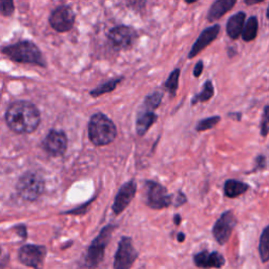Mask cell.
Returning <instances> with one entry per match:
<instances>
[{"mask_svg": "<svg viewBox=\"0 0 269 269\" xmlns=\"http://www.w3.org/2000/svg\"><path fill=\"white\" fill-rule=\"evenodd\" d=\"M269 134V106L264 108L262 121H261V135L266 137Z\"/></svg>", "mask_w": 269, "mask_h": 269, "instance_id": "cell-28", "label": "cell"}, {"mask_svg": "<svg viewBox=\"0 0 269 269\" xmlns=\"http://www.w3.org/2000/svg\"><path fill=\"white\" fill-rule=\"evenodd\" d=\"M180 74L181 70L180 69H175L171 75L169 76L168 80L164 82V88L169 91L172 97H175L179 88V79H180Z\"/></svg>", "mask_w": 269, "mask_h": 269, "instance_id": "cell-23", "label": "cell"}, {"mask_svg": "<svg viewBox=\"0 0 269 269\" xmlns=\"http://www.w3.org/2000/svg\"><path fill=\"white\" fill-rule=\"evenodd\" d=\"M3 53L11 60L19 64L34 65L41 68L47 67V62L44 59L39 48L32 41H19L15 45H11L3 49Z\"/></svg>", "mask_w": 269, "mask_h": 269, "instance_id": "cell-2", "label": "cell"}, {"mask_svg": "<svg viewBox=\"0 0 269 269\" xmlns=\"http://www.w3.org/2000/svg\"><path fill=\"white\" fill-rule=\"evenodd\" d=\"M227 54H229V56L232 58L237 54V50L235 48H229L227 49Z\"/></svg>", "mask_w": 269, "mask_h": 269, "instance_id": "cell-35", "label": "cell"}, {"mask_svg": "<svg viewBox=\"0 0 269 269\" xmlns=\"http://www.w3.org/2000/svg\"><path fill=\"white\" fill-rule=\"evenodd\" d=\"M89 136L95 146H108L117 137V129L108 116L97 113L89 122Z\"/></svg>", "mask_w": 269, "mask_h": 269, "instance_id": "cell-3", "label": "cell"}, {"mask_svg": "<svg viewBox=\"0 0 269 269\" xmlns=\"http://www.w3.org/2000/svg\"><path fill=\"white\" fill-rule=\"evenodd\" d=\"M44 149L54 157L62 156L68 148V137L64 132L52 130L44 140Z\"/></svg>", "mask_w": 269, "mask_h": 269, "instance_id": "cell-12", "label": "cell"}, {"mask_svg": "<svg viewBox=\"0 0 269 269\" xmlns=\"http://www.w3.org/2000/svg\"><path fill=\"white\" fill-rule=\"evenodd\" d=\"M263 2H265V0H244V3L246 6H255V5L261 4Z\"/></svg>", "mask_w": 269, "mask_h": 269, "instance_id": "cell-33", "label": "cell"}, {"mask_svg": "<svg viewBox=\"0 0 269 269\" xmlns=\"http://www.w3.org/2000/svg\"><path fill=\"white\" fill-rule=\"evenodd\" d=\"M221 31V27L219 25H214L210 28H206L198 39L196 40V43L193 45L190 53H189V59H194L196 56H198L204 49L208 48L213 41H215Z\"/></svg>", "mask_w": 269, "mask_h": 269, "instance_id": "cell-13", "label": "cell"}, {"mask_svg": "<svg viewBox=\"0 0 269 269\" xmlns=\"http://www.w3.org/2000/svg\"><path fill=\"white\" fill-rule=\"evenodd\" d=\"M259 255L263 263L269 261V225L266 226L260 236Z\"/></svg>", "mask_w": 269, "mask_h": 269, "instance_id": "cell-22", "label": "cell"}, {"mask_svg": "<svg viewBox=\"0 0 269 269\" xmlns=\"http://www.w3.org/2000/svg\"><path fill=\"white\" fill-rule=\"evenodd\" d=\"M194 262L200 268H221L225 264V259L217 252L211 254L201 252L194 257Z\"/></svg>", "mask_w": 269, "mask_h": 269, "instance_id": "cell-15", "label": "cell"}, {"mask_svg": "<svg viewBox=\"0 0 269 269\" xmlns=\"http://www.w3.org/2000/svg\"><path fill=\"white\" fill-rule=\"evenodd\" d=\"M137 37V32L129 26H118L116 28H113L108 36L110 43L118 49L131 48L134 45Z\"/></svg>", "mask_w": 269, "mask_h": 269, "instance_id": "cell-11", "label": "cell"}, {"mask_svg": "<svg viewBox=\"0 0 269 269\" xmlns=\"http://www.w3.org/2000/svg\"><path fill=\"white\" fill-rule=\"evenodd\" d=\"M256 163H257V167L254 169V172L258 170H263L266 167V158L264 157V155H259L256 160Z\"/></svg>", "mask_w": 269, "mask_h": 269, "instance_id": "cell-30", "label": "cell"}, {"mask_svg": "<svg viewBox=\"0 0 269 269\" xmlns=\"http://www.w3.org/2000/svg\"><path fill=\"white\" fill-rule=\"evenodd\" d=\"M114 229L115 227L113 225L106 226L91 244L86 257V263L88 266L96 267L102 261L103 257H105V250L110 242Z\"/></svg>", "mask_w": 269, "mask_h": 269, "instance_id": "cell-5", "label": "cell"}, {"mask_svg": "<svg viewBox=\"0 0 269 269\" xmlns=\"http://www.w3.org/2000/svg\"><path fill=\"white\" fill-rule=\"evenodd\" d=\"M220 121H221L220 116H213V117L205 118V119L200 120L198 122L196 130H197V132H205V131L215 128Z\"/></svg>", "mask_w": 269, "mask_h": 269, "instance_id": "cell-26", "label": "cell"}, {"mask_svg": "<svg viewBox=\"0 0 269 269\" xmlns=\"http://www.w3.org/2000/svg\"><path fill=\"white\" fill-rule=\"evenodd\" d=\"M246 20V14L244 12H238L233 15L226 24V33L233 40H237L243 32Z\"/></svg>", "mask_w": 269, "mask_h": 269, "instance_id": "cell-17", "label": "cell"}, {"mask_svg": "<svg viewBox=\"0 0 269 269\" xmlns=\"http://www.w3.org/2000/svg\"><path fill=\"white\" fill-rule=\"evenodd\" d=\"M148 205L153 210L167 209L172 204L173 198L165 188L155 181H148L147 184Z\"/></svg>", "mask_w": 269, "mask_h": 269, "instance_id": "cell-6", "label": "cell"}, {"mask_svg": "<svg viewBox=\"0 0 269 269\" xmlns=\"http://www.w3.org/2000/svg\"><path fill=\"white\" fill-rule=\"evenodd\" d=\"M75 13L69 6H59L51 14L49 23L58 33H66L73 29Z\"/></svg>", "mask_w": 269, "mask_h": 269, "instance_id": "cell-8", "label": "cell"}, {"mask_svg": "<svg viewBox=\"0 0 269 269\" xmlns=\"http://www.w3.org/2000/svg\"><path fill=\"white\" fill-rule=\"evenodd\" d=\"M0 254H2V250H0Z\"/></svg>", "mask_w": 269, "mask_h": 269, "instance_id": "cell-40", "label": "cell"}, {"mask_svg": "<svg viewBox=\"0 0 269 269\" xmlns=\"http://www.w3.org/2000/svg\"><path fill=\"white\" fill-rule=\"evenodd\" d=\"M237 225V219L232 211H227L217 220L213 227V235L220 245L229 242L234 229Z\"/></svg>", "mask_w": 269, "mask_h": 269, "instance_id": "cell-9", "label": "cell"}, {"mask_svg": "<svg viewBox=\"0 0 269 269\" xmlns=\"http://www.w3.org/2000/svg\"><path fill=\"white\" fill-rule=\"evenodd\" d=\"M186 202V197L184 194H182L181 192L178 193V197H177V201L175 203V205L177 206V208H179V206H181L182 204H184Z\"/></svg>", "mask_w": 269, "mask_h": 269, "instance_id": "cell-32", "label": "cell"}, {"mask_svg": "<svg viewBox=\"0 0 269 269\" xmlns=\"http://www.w3.org/2000/svg\"><path fill=\"white\" fill-rule=\"evenodd\" d=\"M14 0H0V15L12 16L14 13Z\"/></svg>", "mask_w": 269, "mask_h": 269, "instance_id": "cell-27", "label": "cell"}, {"mask_svg": "<svg viewBox=\"0 0 269 269\" xmlns=\"http://www.w3.org/2000/svg\"><path fill=\"white\" fill-rule=\"evenodd\" d=\"M9 128L17 134L33 133L40 123L38 109L29 101H16L10 106L6 114Z\"/></svg>", "mask_w": 269, "mask_h": 269, "instance_id": "cell-1", "label": "cell"}, {"mask_svg": "<svg viewBox=\"0 0 269 269\" xmlns=\"http://www.w3.org/2000/svg\"><path fill=\"white\" fill-rule=\"evenodd\" d=\"M148 0H127V5L129 8L135 11H142L146 9Z\"/></svg>", "mask_w": 269, "mask_h": 269, "instance_id": "cell-29", "label": "cell"}, {"mask_svg": "<svg viewBox=\"0 0 269 269\" xmlns=\"http://www.w3.org/2000/svg\"><path fill=\"white\" fill-rule=\"evenodd\" d=\"M266 17L269 20V6H268V9H267V12H266Z\"/></svg>", "mask_w": 269, "mask_h": 269, "instance_id": "cell-39", "label": "cell"}, {"mask_svg": "<svg viewBox=\"0 0 269 269\" xmlns=\"http://www.w3.org/2000/svg\"><path fill=\"white\" fill-rule=\"evenodd\" d=\"M248 189H250V186L246 183L230 179L224 184V194L229 198H237L246 193Z\"/></svg>", "mask_w": 269, "mask_h": 269, "instance_id": "cell-19", "label": "cell"}, {"mask_svg": "<svg viewBox=\"0 0 269 269\" xmlns=\"http://www.w3.org/2000/svg\"><path fill=\"white\" fill-rule=\"evenodd\" d=\"M229 117L232 118V119H235L237 121H240L241 118H242V114L241 113H230Z\"/></svg>", "mask_w": 269, "mask_h": 269, "instance_id": "cell-34", "label": "cell"}, {"mask_svg": "<svg viewBox=\"0 0 269 269\" xmlns=\"http://www.w3.org/2000/svg\"><path fill=\"white\" fill-rule=\"evenodd\" d=\"M136 191L137 185L134 181H129L124 185H122V188L117 194L113 205V211L116 215H119L128 208L136 194Z\"/></svg>", "mask_w": 269, "mask_h": 269, "instance_id": "cell-14", "label": "cell"}, {"mask_svg": "<svg viewBox=\"0 0 269 269\" xmlns=\"http://www.w3.org/2000/svg\"><path fill=\"white\" fill-rule=\"evenodd\" d=\"M174 223L176 224V225H180V223H181V216L180 215H175V217H174Z\"/></svg>", "mask_w": 269, "mask_h": 269, "instance_id": "cell-36", "label": "cell"}, {"mask_svg": "<svg viewBox=\"0 0 269 269\" xmlns=\"http://www.w3.org/2000/svg\"><path fill=\"white\" fill-rule=\"evenodd\" d=\"M138 257V253L133 245L130 237H123L118 246V251L115 256V269H130Z\"/></svg>", "mask_w": 269, "mask_h": 269, "instance_id": "cell-7", "label": "cell"}, {"mask_svg": "<svg viewBox=\"0 0 269 269\" xmlns=\"http://www.w3.org/2000/svg\"><path fill=\"white\" fill-rule=\"evenodd\" d=\"M47 256V248L37 245H25L19 251V260L26 266L43 269Z\"/></svg>", "mask_w": 269, "mask_h": 269, "instance_id": "cell-10", "label": "cell"}, {"mask_svg": "<svg viewBox=\"0 0 269 269\" xmlns=\"http://www.w3.org/2000/svg\"><path fill=\"white\" fill-rule=\"evenodd\" d=\"M214 95H215V88L213 85V81L212 80L205 81L202 91L193 98L192 105L196 106L197 103H203V102L209 101L214 97Z\"/></svg>", "mask_w": 269, "mask_h": 269, "instance_id": "cell-21", "label": "cell"}, {"mask_svg": "<svg viewBox=\"0 0 269 269\" xmlns=\"http://www.w3.org/2000/svg\"><path fill=\"white\" fill-rule=\"evenodd\" d=\"M162 99H163V93L161 92H155L152 95H149L146 98V101H144L143 109L154 112L161 105Z\"/></svg>", "mask_w": 269, "mask_h": 269, "instance_id": "cell-25", "label": "cell"}, {"mask_svg": "<svg viewBox=\"0 0 269 269\" xmlns=\"http://www.w3.org/2000/svg\"><path fill=\"white\" fill-rule=\"evenodd\" d=\"M238 0H216L208 12V20L210 23L217 22L226 13H229L237 4Z\"/></svg>", "mask_w": 269, "mask_h": 269, "instance_id": "cell-16", "label": "cell"}, {"mask_svg": "<svg viewBox=\"0 0 269 269\" xmlns=\"http://www.w3.org/2000/svg\"><path fill=\"white\" fill-rule=\"evenodd\" d=\"M158 116L153 111L142 109L137 119V133L140 136L146 135L153 124L157 121Z\"/></svg>", "mask_w": 269, "mask_h": 269, "instance_id": "cell-18", "label": "cell"}, {"mask_svg": "<svg viewBox=\"0 0 269 269\" xmlns=\"http://www.w3.org/2000/svg\"><path fill=\"white\" fill-rule=\"evenodd\" d=\"M17 192L23 199L35 201L45 192V181L36 173H26L18 181Z\"/></svg>", "mask_w": 269, "mask_h": 269, "instance_id": "cell-4", "label": "cell"}, {"mask_svg": "<svg viewBox=\"0 0 269 269\" xmlns=\"http://www.w3.org/2000/svg\"><path fill=\"white\" fill-rule=\"evenodd\" d=\"M184 2H185L186 4H188V5H192V4H195V3H197L198 0H184Z\"/></svg>", "mask_w": 269, "mask_h": 269, "instance_id": "cell-38", "label": "cell"}, {"mask_svg": "<svg viewBox=\"0 0 269 269\" xmlns=\"http://www.w3.org/2000/svg\"><path fill=\"white\" fill-rule=\"evenodd\" d=\"M203 70H204V64H203L202 60H200V61L197 62L195 68H194V72H193L194 76H195L196 78H199V77L202 75Z\"/></svg>", "mask_w": 269, "mask_h": 269, "instance_id": "cell-31", "label": "cell"}, {"mask_svg": "<svg viewBox=\"0 0 269 269\" xmlns=\"http://www.w3.org/2000/svg\"><path fill=\"white\" fill-rule=\"evenodd\" d=\"M122 79L123 78H117V79H112V80L106 82V84H103L100 87H98L95 90H93L91 92V95L93 97H99V96H101L103 94L113 92L117 88V86L120 84Z\"/></svg>", "mask_w": 269, "mask_h": 269, "instance_id": "cell-24", "label": "cell"}, {"mask_svg": "<svg viewBox=\"0 0 269 269\" xmlns=\"http://www.w3.org/2000/svg\"><path fill=\"white\" fill-rule=\"evenodd\" d=\"M259 31V20L257 16H252L245 23L243 32H242V39L245 43H251L257 38Z\"/></svg>", "mask_w": 269, "mask_h": 269, "instance_id": "cell-20", "label": "cell"}, {"mask_svg": "<svg viewBox=\"0 0 269 269\" xmlns=\"http://www.w3.org/2000/svg\"><path fill=\"white\" fill-rule=\"evenodd\" d=\"M177 240H178L179 242H183V241L185 240V235H184L183 233H179L178 236H177Z\"/></svg>", "mask_w": 269, "mask_h": 269, "instance_id": "cell-37", "label": "cell"}]
</instances>
